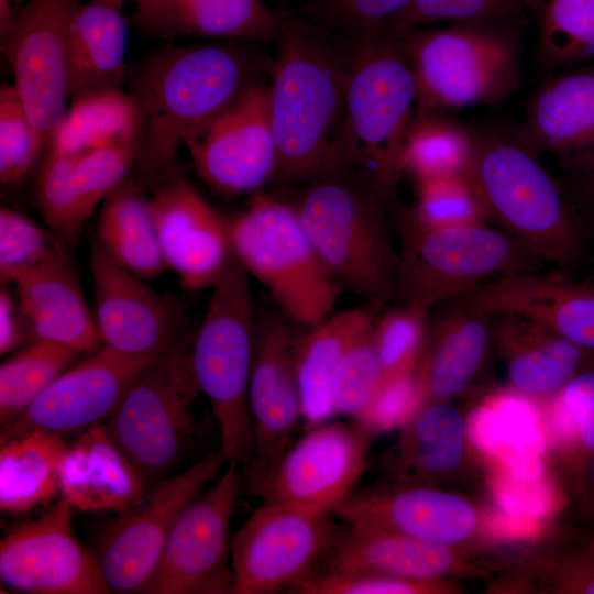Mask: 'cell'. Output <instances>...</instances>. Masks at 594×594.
I'll list each match as a JSON object with an SVG mask.
<instances>
[{
	"instance_id": "1",
	"label": "cell",
	"mask_w": 594,
	"mask_h": 594,
	"mask_svg": "<svg viewBox=\"0 0 594 594\" xmlns=\"http://www.w3.org/2000/svg\"><path fill=\"white\" fill-rule=\"evenodd\" d=\"M261 42H166L128 64L125 88L142 112L136 170L154 187L179 172L178 150L201 136L248 90L272 75Z\"/></svg>"
},
{
	"instance_id": "2",
	"label": "cell",
	"mask_w": 594,
	"mask_h": 594,
	"mask_svg": "<svg viewBox=\"0 0 594 594\" xmlns=\"http://www.w3.org/2000/svg\"><path fill=\"white\" fill-rule=\"evenodd\" d=\"M270 105L276 176L300 185L329 169L344 119L352 41L301 13L282 12Z\"/></svg>"
},
{
	"instance_id": "3",
	"label": "cell",
	"mask_w": 594,
	"mask_h": 594,
	"mask_svg": "<svg viewBox=\"0 0 594 594\" xmlns=\"http://www.w3.org/2000/svg\"><path fill=\"white\" fill-rule=\"evenodd\" d=\"M292 206L319 256L345 288L376 312L396 298L398 252L386 211L398 204L359 173L331 168L297 185Z\"/></svg>"
},
{
	"instance_id": "4",
	"label": "cell",
	"mask_w": 594,
	"mask_h": 594,
	"mask_svg": "<svg viewBox=\"0 0 594 594\" xmlns=\"http://www.w3.org/2000/svg\"><path fill=\"white\" fill-rule=\"evenodd\" d=\"M465 175L488 221L544 264L564 270L581 261L585 235L571 199L512 132H476Z\"/></svg>"
},
{
	"instance_id": "5",
	"label": "cell",
	"mask_w": 594,
	"mask_h": 594,
	"mask_svg": "<svg viewBox=\"0 0 594 594\" xmlns=\"http://www.w3.org/2000/svg\"><path fill=\"white\" fill-rule=\"evenodd\" d=\"M349 38L344 119L329 169L350 168L397 201L404 140L418 109L415 76L400 33Z\"/></svg>"
},
{
	"instance_id": "6",
	"label": "cell",
	"mask_w": 594,
	"mask_h": 594,
	"mask_svg": "<svg viewBox=\"0 0 594 594\" xmlns=\"http://www.w3.org/2000/svg\"><path fill=\"white\" fill-rule=\"evenodd\" d=\"M258 311L250 275L231 255L211 287L207 312L193 336V372L217 420L219 451L242 472L255 461V439L249 388Z\"/></svg>"
},
{
	"instance_id": "7",
	"label": "cell",
	"mask_w": 594,
	"mask_h": 594,
	"mask_svg": "<svg viewBox=\"0 0 594 594\" xmlns=\"http://www.w3.org/2000/svg\"><path fill=\"white\" fill-rule=\"evenodd\" d=\"M400 246L396 298L430 311L493 279L543 268V262L487 222L432 228L400 204L392 209Z\"/></svg>"
},
{
	"instance_id": "8",
	"label": "cell",
	"mask_w": 594,
	"mask_h": 594,
	"mask_svg": "<svg viewBox=\"0 0 594 594\" xmlns=\"http://www.w3.org/2000/svg\"><path fill=\"white\" fill-rule=\"evenodd\" d=\"M520 29L454 22L400 33L418 108L496 105L509 98L520 86Z\"/></svg>"
},
{
	"instance_id": "9",
	"label": "cell",
	"mask_w": 594,
	"mask_h": 594,
	"mask_svg": "<svg viewBox=\"0 0 594 594\" xmlns=\"http://www.w3.org/2000/svg\"><path fill=\"white\" fill-rule=\"evenodd\" d=\"M226 222L232 255L286 318L309 329L332 315L342 287L289 201L257 195Z\"/></svg>"
},
{
	"instance_id": "10",
	"label": "cell",
	"mask_w": 594,
	"mask_h": 594,
	"mask_svg": "<svg viewBox=\"0 0 594 594\" xmlns=\"http://www.w3.org/2000/svg\"><path fill=\"white\" fill-rule=\"evenodd\" d=\"M191 340L180 336L164 350L105 424L148 487L166 477L196 436L193 405L201 393L191 366Z\"/></svg>"
},
{
	"instance_id": "11",
	"label": "cell",
	"mask_w": 594,
	"mask_h": 594,
	"mask_svg": "<svg viewBox=\"0 0 594 594\" xmlns=\"http://www.w3.org/2000/svg\"><path fill=\"white\" fill-rule=\"evenodd\" d=\"M333 517L263 503L231 537L232 594L288 592L315 573L345 531Z\"/></svg>"
},
{
	"instance_id": "12",
	"label": "cell",
	"mask_w": 594,
	"mask_h": 594,
	"mask_svg": "<svg viewBox=\"0 0 594 594\" xmlns=\"http://www.w3.org/2000/svg\"><path fill=\"white\" fill-rule=\"evenodd\" d=\"M224 463L219 449L208 453L151 485L138 505L102 527L95 553L111 593H144L178 517L219 476Z\"/></svg>"
},
{
	"instance_id": "13",
	"label": "cell",
	"mask_w": 594,
	"mask_h": 594,
	"mask_svg": "<svg viewBox=\"0 0 594 594\" xmlns=\"http://www.w3.org/2000/svg\"><path fill=\"white\" fill-rule=\"evenodd\" d=\"M373 437L356 422H324L307 429L266 471L243 480L264 504L331 513L367 469Z\"/></svg>"
},
{
	"instance_id": "14",
	"label": "cell",
	"mask_w": 594,
	"mask_h": 594,
	"mask_svg": "<svg viewBox=\"0 0 594 594\" xmlns=\"http://www.w3.org/2000/svg\"><path fill=\"white\" fill-rule=\"evenodd\" d=\"M235 464L196 497L175 522L146 594H232L230 524L243 487Z\"/></svg>"
},
{
	"instance_id": "15",
	"label": "cell",
	"mask_w": 594,
	"mask_h": 594,
	"mask_svg": "<svg viewBox=\"0 0 594 594\" xmlns=\"http://www.w3.org/2000/svg\"><path fill=\"white\" fill-rule=\"evenodd\" d=\"M331 514L346 524L398 532L427 542L485 549L494 540L487 513L448 487L399 484L353 491Z\"/></svg>"
},
{
	"instance_id": "16",
	"label": "cell",
	"mask_w": 594,
	"mask_h": 594,
	"mask_svg": "<svg viewBox=\"0 0 594 594\" xmlns=\"http://www.w3.org/2000/svg\"><path fill=\"white\" fill-rule=\"evenodd\" d=\"M161 353L129 355L102 345L57 376L16 419L1 426L0 442L36 431L66 439L106 424Z\"/></svg>"
},
{
	"instance_id": "17",
	"label": "cell",
	"mask_w": 594,
	"mask_h": 594,
	"mask_svg": "<svg viewBox=\"0 0 594 594\" xmlns=\"http://www.w3.org/2000/svg\"><path fill=\"white\" fill-rule=\"evenodd\" d=\"M74 508L63 498L37 519L13 526L0 542V580L31 594L111 593L95 551L77 538Z\"/></svg>"
},
{
	"instance_id": "18",
	"label": "cell",
	"mask_w": 594,
	"mask_h": 594,
	"mask_svg": "<svg viewBox=\"0 0 594 594\" xmlns=\"http://www.w3.org/2000/svg\"><path fill=\"white\" fill-rule=\"evenodd\" d=\"M84 0H28L9 28L0 47L32 122L51 133L67 107L68 36L72 18Z\"/></svg>"
},
{
	"instance_id": "19",
	"label": "cell",
	"mask_w": 594,
	"mask_h": 594,
	"mask_svg": "<svg viewBox=\"0 0 594 594\" xmlns=\"http://www.w3.org/2000/svg\"><path fill=\"white\" fill-rule=\"evenodd\" d=\"M184 146L197 175L217 194L233 197L262 187L277 170L268 86L248 90Z\"/></svg>"
},
{
	"instance_id": "20",
	"label": "cell",
	"mask_w": 594,
	"mask_h": 594,
	"mask_svg": "<svg viewBox=\"0 0 594 594\" xmlns=\"http://www.w3.org/2000/svg\"><path fill=\"white\" fill-rule=\"evenodd\" d=\"M148 208L167 268L187 290L211 288L232 255L226 219L182 170L154 187Z\"/></svg>"
},
{
	"instance_id": "21",
	"label": "cell",
	"mask_w": 594,
	"mask_h": 594,
	"mask_svg": "<svg viewBox=\"0 0 594 594\" xmlns=\"http://www.w3.org/2000/svg\"><path fill=\"white\" fill-rule=\"evenodd\" d=\"M96 321L102 345L129 355L161 353L174 343L182 309L172 297L117 264L94 232L89 237Z\"/></svg>"
},
{
	"instance_id": "22",
	"label": "cell",
	"mask_w": 594,
	"mask_h": 594,
	"mask_svg": "<svg viewBox=\"0 0 594 594\" xmlns=\"http://www.w3.org/2000/svg\"><path fill=\"white\" fill-rule=\"evenodd\" d=\"M295 339L282 318L258 315L249 388L256 457L252 466L242 472L243 480L268 470L294 442L302 421Z\"/></svg>"
},
{
	"instance_id": "23",
	"label": "cell",
	"mask_w": 594,
	"mask_h": 594,
	"mask_svg": "<svg viewBox=\"0 0 594 594\" xmlns=\"http://www.w3.org/2000/svg\"><path fill=\"white\" fill-rule=\"evenodd\" d=\"M499 563L502 561L485 554V549L438 544L385 529L348 524L339 543L318 570L461 580L487 576L502 569Z\"/></svg>"
},
{
	"instance_id": "24",
	"label": "cell",
	"mask_w": 594,
	"mask_h": 594,
	"mask_svg": "<svg viewBox=\"0 0 594 594\" xmlns=\"http://www.w3.org/2000/svg\"><path fill=\"white\" fill-rule=\"evenodd\" d=\"M510 132L537 156L548 153L573 173L594 168V61L543 82Z\"/></svg>"
},
{
	"instance_id": "25",
	"label": "cell",
	"mask_w": 594,
	"mask_h": 594,
	"mask_svg": "<svg viewBox=\"0 0 594 594\" xmlns=\"http://www.w3.org/2000/svg\"><path fill=\"white\" fill-rule=\"evenodd\" d=\"M563 271L541 268L493 279L452 301L530 317L594 352V282Z\"/></svg>"
},
{
	"instance_id": "26",
	"label": "cell",
	"mask_w": 594,
	"mask_h": 594,
	"mask_svg": "<svg viewBox=\"0 0 594 594\" xmlns=\"http://www.w3.org/2000/svg\"><path fill=\"white\" fill-rule=\"evenodd\" d=\"M492 350L493 314L458 301L442 305L428 321L415 369L419 408L464 395L483 373Z\"/></svg>"
},
{
	"instance_id": "27",
	"label": "cell",
	"mask_w": 594,
	"mask_h": 594,
	"mask_svg": "<svg viewBox=\"0 0 594 594\" xmlns=\"http://www.w3.org/2000/svg\"><path fill=\"white\" fill-rule=\"evenodd\" d=\"M493 338L508 387L539 402L551 398L594 360V352L520 314H493Z\"/></svg>"
},
{
	"instance_id": "28",
	"label": "cell",
	"mask_w": 594,
	"mask_h": 594,
	"mask_svg": "<svg viewBox=\"0 0 594 594\" xmlns=\"http://www.w3.org/2000/svg\"><path fill=\"white\" fill-rule=\"evenodd\" d=\"M466 416L451 402L421 406L381 458L391 482L446 487L465 471Z\"/></svg>"
},
{
	"instance_id": "29",
	"label": "cell",
	"mask_w": 594,
	"mask_h": 594,
	"mask_svg": "<svg viewBox=\"0 0 594 594\" xmlns=\"http://www.w3.org/2000/svg\"><path fill=\"white\" fill-rule=\"evenodd\" d=\"M128 16L142 35L165 42L179 37L272 43L282 11L263 0H138Z\"/></svg>"
},
{
	"instance_id": "30",
	"label": "cell",
	"mask_w": 594,
	"mask_h": 594,
	"mask_svg": "<svg viewBox=\"0 0 594 594\" xmlns=\"http://www.w3.org/2000/svg\"><path fill=\"white\" fill-rule=\"evenodd\" d=\"M59 482V497L82 513H124L138 505L148 488L105 424L67 444Z\"/></svg>"
},
{
	"instance_id": "31",
	"label": "cell",
	"mask_w": 594,
	"mask_h": 594,
	"mask_svg": "<svg viewBox=\"0 0 594 594\" xmlns=\"http://www.w3.org/2000/svg\"><path fill=\"white\" fill-rule=\"evenodd\" d=\"M12 284L33 341H54L89 354L102 346L67 252L21 273Z\"/></svg>"
},
{
	"instance_id": "32",
	"label": "cell",
	"mask_w": 594,
	"mask_h": 594,
	"mask_svg": "<svg viewBox=\"0 0 594 594\" xmlns=\"http://www.w3.org/2000/svg\"><path fill=\"white\" fill-rule=\"evenodd\" d=\"M130 23L120 9L100 0L81 2L68 36L69 98L125 87Z\"/></svg>"
},
{
	"instance_id": "33",
	"label": "cell",
	"mask_w": 594,
	"mask_h": 594,
	"mask_svg": "<svg viewBox=\"0 0 594 594\" xmlns=\"http://www.w3.org/2000/svg\"><path fill=\"white\" fill-rule=\"evenodd\" d=\"M535 402L508 387L486 398L466 416L472 448L502 460L516 480H536L543 470L547 441L537 421Z\"/></svg>"
},
{
	"instance_id": "34",
	"label": "cell",
	"mask_w": 594,
	"mask_h": 594,
	"mask_svg": "<svg viewBox=\"0 0 594 594\" xmlns=\"http://www.w3.org/2000/svg\"><path fill=\"white\" fill-rule=\"evenodd\" d=\"M376 314L369 306L343 310L296 336L294 358L306 430L337 415L332 396L337 369L351 342Z\"/></svg>"
},
{
	"instance_id": "35",
	"label": "cell",
	"mask_w": 594,
	"mask_h": 594,
	"mask_svg": "<svg viewBox=\"0 0 594 594\" xmlns=\"http://www.w3.org/2000/svg\"><path fill=\"white\" fill-rule=\"evenodd\" d=\"M94 234L117 264L142 279L167 268L143 185L131 175L103 200Z\"/></svg>"
},
{
	"instance_id": "36",
	"label": "cell",
	"mask_w": 594,
	"mask_h": 594,
	"mask_svg": "<svg viewBox=\"0 0 594 594\" xmlns=\"http://www.w3.org/2000/svg\"><path fill=\"white\" fill-rule=\"evenodd\" d=\"M142 112L134 96L112 88L72 98L56 128L50 133L46 151L80 154L125 143H136Z\"/></svg>"
},
{
	"instance_id": "37",
	"label": "cell",
	"mask_w": 594,
	"mask_h": 594,
	"mask_svg": "<svg viewBox=\"0 0 594 594\" xmlns=\"http://www.w3.org/2000/svg\"><path fill=\"white\" fill-rule=\"evenodd\" d=\"M68 442L36 431L0 442V509L10 516L51 505L61 496V466Z\"/></svg>"
},
{
	"instance_id": "38",
	"label": "cell",
	"mask_w": 594,
	"mask_h": 594,
	"mask_svg": "<svg viewBox=\"0 0 594 594\" xmlns=\"http://www.w3.org/2000/svg\"><path fill=\"white\" fill-rule=\"evenodd\" d=\"M476 132L440 110L418 108L404 140L402 164L418 182L465 174Z\"/></svg>"
},
{
	"instance_id": "39",
	"label": "cell",
	"mask_w": 594,
	"mask_h": 594,
	"mask_svg": "<svg viewBox=\"0 0 594 594\" xmlns=\"http://www.w3.org/2000/svg\"><path fill=\"white\" fill-rule=\"evenodd\" d=\"M536 51L548 68L594 61V0H528Z\"/></svg>"
},
{
	"instance_id": "40",
	"label": "cell",
	"mask_w": 594,
	"mask_h": 594,
	"mask_svg": "<svg viewBox=\"0 0 594 594\" xmlns=\"http://www.w3.org/2000/svg\"><path fill=\"white\" fill-rule=\"evenodd\" d=\"M491 590L506 592L594 594V549L588 542L574 548H549L504 564Z\"/></svg>"
},
{
	"instance_id": "41",
	"label": "cell",
	"mask_w": 594,
	"mask_h": 594,
	"mask_svg": "<svg viewBox=\"0 0 594 594\" xmlns=\"http://www.w3.org/2000/svg\"><path fill=\"white\" fill-rule=\"evenodd\" d=\"M84 352L69 345L34 340L0 366V422L16 419Z\"/></svg>"
},
{
	"instance_id": "42",
	"label": "cell",
	"mask_w": 594,
	"mask_h": 594,
	"mask_svg": "<svg viewBox=\"0 0 594 594\" xmlns=\"http://www.w3.org/2000/svg\"><path fill=\"white\" fill-rule=\"evenodd\" d=\"M546 403L558 460L579 482L594 452V360Z\"/></svg>"
},
{
	"instance_id": "43",
	"label": "cell",
	"mask_w": 594,
	"mask_h": 594,
	"mask_svg": "<svg viewBox=\"0 0 594 594\" xmlns=\"http://www.w3.org/2000/svg\"><path fill=\"white\" fill-rule=\"evenodd\" d=\"M44 154L35 184L36 206L47 228L67 248H74L92 213L74 185L73 155Z\"/></svg>"
},
{
	"instance_id": "44",
	"label": "cell",
	"mask_w": 594,
	"mask_h": 594,
	"mask_svg": "<svg viewBox=\"0 0 594 594\" xmlns=\"http://www.w3.org/2000/svg\"><path fill=\"white\" fill-rule=\"evenodd\" d=\"M50 134L30 119L13 85L0 89V182L23 179L46 151Z\"/></svg>"
},
{
	"instance_id": "45",
	"label": "cell",
	"mask_w": 594,
	"mask_h": 594,
	"mask_svg": "<svg viewBox=\"0 0 594 594\" xmlns=\"http://www.w3.org/2000/svg\"><path fill=\"white\" fill-rule=\"evenodd\" d=\"M374 321L351 342L333 380L332 396L337 415L352 420L365 411L383 381V369L374 342Z\"/></svg>"
},
{
	"instance_id": "46",
	"label": "cell",
	"mask_w": 594,
	"mask_h": 594,
	"mask_svg": "<svg viewBox=\"0 0 594 594\" xmlns=\"http://www.w3.org/2000/svg\"><path fill=\"white\" fill-rule=\"evenodd\" d=\"M416 206L410 209L421 223L452 228L488 222L485 208L465 174H450L418 182Z\"/></svg>"
},
{
	"instance_id": "47",
	"label": "cell",
	"mask_w": 594,
	"mask_h": 594,
	"mask_svg": "<svg viewBox=\"0 0 594 594\" xmlns=\"http://www.w3.org/2000/svg\"><path fill=\"white\" fill-rule=\"evenodd\" d=\"M65 252L67 246L48 228L16 210L0 209L1 285Z\"/></svg>"
},
{
	"instance_id": "48",
	"label": "cell",
	"mask_w": 594,
	"mask_h": 594,
	"mask_svg": "<svg viewBox=\"0 0 594 594\" xmlns=\"http://www.w3.org/2000/svg\"><path fill=\"white\" fill-rule=\"evenodd\" d=\"M429 312L404 305L385 311L374 321V342L383 381L413 374L419 361Z\"/></svg>"
},
{
	"instance_id": "49",
	"label": "cell",
	"mask_w": 594,
	"mask_h": 594,
	"mask_svg": "<svg viewBox=\"0 0 594 594\" xmlns=\"http://www.w3.org/2000/svg\"><path fill=\"white\" fill-rule=\"evenodd\" d=\"M455 579L418 580L369 572L318 570L292 587L293 594H460Z\"/></svg>"
},
{
	"instance_id": "50",
	"label": "cell",
	"mask_w": 594,
	"mask_h": 594,
	"mask_svg": "<svg viewBox=\"0 0 594 594\" xmlns=\"http://www.w3.org/2000/svg\"><path fill=\"white\" fill-rule=\"evenodd\" d=\"M528 0H415L389 32L403 33L435 22H484L521 28Z\"/></svg>"
},
{
	"instance_id": "51",
	"label": "cell",
	"mask_w": 594,
	"mask_h": 594,
	"mask_svg": "<svg viewBox=\"0 0 594 594\" xmlns=\"http://www.w3.org/2000/svg\"><path fill=\"white\" fill-rule=\"evenodd\" d=\"M415 0H316L301 13L349 37L388 33Z\"/></svg>"
},
{
	"instance_id": "52",
	"label": "cell",
	"mask_w": 594,
	"mask_h": 594,
	"mask_svg": "<svg viewBox=\"0 0 594 594\" xmlns=\"http://www.w3.org/2000/svg\"><path fill=\"white\" fill-rule=\"evenodd\" d=\"M32 341V336L19 308L16 298H13L7 285H1L0 353L6 354Z\"/></svg>"
},
{
	"instance_id": "53",
	"label": "cell",
	"mask_w": 594,
	"mask_h": 594,
	"mask_svg": "<svg viewBox=\"0 0 594 594\" xmlns=\"http://www.w3.org/2000/svg\"><path fill=\"white\" fill-rule=\"evenodd\" d=\"M580 492V513L583 518L594 526V452L585 463L578 482Z\"/></svg>"
},
{
	"instance_id": "54",
	"label": "cell",
	"mask_w": 594,
	"mask_h": 594,
	"mask_svg": "<svg viewBox=\"0 0 594 594\" xmlns=\"http://www.w3.org/2000/svg\"><path fill=\"white\" fill-rule=\"evenodd\" d=\"M28 0H0V34L11 24Z\"/></svg>"
},
{
	"instance_id": "55",
	"label": "cell",
	"mask_w": 594,
	"mask_h": 594,
	"mask_svg": "<svg viewBox=\"0 0 594 594\" xmlns=\"http://www.w3.org/2000/svg\"><path fill=\"white\" fill-rule=\"evenodd\" d=\"M575 174L583 198L594 208V168L575 172Z\"/></svg>"
},
{
	"instance_id": "56",
	"label": "cell",
	"mask_w": 594,
	"mask_h": 594,
	"mask_svg": "<svg viewBox=\"0 0 594 594\" xmlns=\"http://www.w3.org/2000/svg\"><path fill=\"white\" fill-rule=\"evenodd\" d=\"M100 1L106 2V3H108V4L112 6V7L118 8V9L121 10L122 4H123V2L125 0H100ZM134 1H138V0H134Z\"/></svg>"
},
{
	"instance_id": "57",
	"label": "cell",
	"mask_w": 594,
	"mask_h": 594,
	"mask_svg": "<svg viewBox=\"0 0 594 594\" xmlns=\"http://www.w3.org/2000/svg\"><path fill=\"white\" fill-rule=\"evenodd\" d=\"M588 544L594 549V538L587 541Z\"/></svg>"
}]
</instances>
